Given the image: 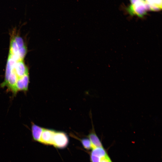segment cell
<instances>
[{
	"label": "cell",
	"instance_id": "4",
	"mask_svg": "<svg viewBox=\"0 0 162 162\" xmlns=\"http://www.w3.org/2000/svg\"><path fill=\"white\" fill-rule=\"evenodd\" d=\"M107 154V151L103 147L93 148L90 153V161L100 162L101 160Z\"/></svg>",
	"mask_w": 162,
	"mask_h": 162
},
{
	"label": "cell",
	"instance_id": "3",
	"mask_svg": "<svg viewBox=\"0 0 162 162\" xmlns=\"http://www.w3.org/2000/svg\"><path fill=\"white\" fill-rule=\"evenodd\" d=\"M69 142L68 136L66 133L62 131H55L52 142V145L56 148H65Z\"/></svg>",
	"mask_w": 162,
	"mask_h": 162
},
{
	"label": "cell",
	"instance_id": "8",
	"mask_svg": "<svg viewBox=\"0 0 162 162\" xmlns=\"http://www.w3.org/2000/svg\"><path fill=\"white\" fill-rule=\"evenodd\" d=\"M147 4L149 10L159 11L162 8V0H145Z\"/></svg>",
	"mask_w": 162,
	"mask_h": 162
},
{
	"label": "cell",
	"instance_id": "2",
	"mask_svg": "<svg viewBox=\"0 0 162 162\" xmlns=\"http://www.w3.org/2000/svg\"><path fill=\"white\" fill-rule=\"evenodd\" d=\"M130 4L127 10L131 15H136L142 17L149 10L148 6L145 0H130Z\"/></svg>",
	"mask_w": 162,
	"mask_h": 162
},
{
	"label": "cell",
	"instance_id": "1",
	"mask_svg": "<svg viewBox=\"0 0 162 162\" xmlns=\"http://www.w3.org/2000/svg\"><path fill=\"white\" fill-rule=\"evenodd\" d=\"M17 58L8 55L4 78L0 85L1 88H7L14 95L20 92H27L29 83L28 70L24 59Z\"/></svg>",
	"mask_w": 162,
	"mask_h": 162
},
{
	"label": "cell",
	"instance_id": "7",
	"mask_svg": "<svg viewBox=\"0 0 162 162\" xmlns=\"http://www.w3.org/2000/svg\"><path fill=\"white\" fill-rule=\"evenodd\" d=\"M44 128L32 122L31 131L33 140L40 142L41 135Z\"/></svg>",
	"mask_w": 162,
	"mask_h": 162
},
{
	"label": "cell",
	"instance_id": "10",
	"mask_svg": "<svg viewBox=\"0 0 162 162\" xmlns=\"http://www.w3.org/2000/svg\"><path fill=\"white\" fill-rule=\"evenodd\" d=\"M100 162H113L108 154L103 158Z\"/></svg>",
	"mask_w": 162,
	"mask_h": 162
},
{
	"label": "cell",
	"instance_id": "5",
	"mask_svg": "<svg viewBox=\"0 0 162 162\" xmlns=\"http://www.w3.org/2000/svg\"><path fill=\"white\" fill-rule=\"evenodd\" d=\"M55 132L54 130L44 128L39 142L45 145H52Z\"/></svg>",
	"mask_w": 162,
	"mask_h": 162
},
{
	"label": "cell",
	"instance_id": "6",
	"mask_svg": "<svg viewBox=\"0 0 162 162\" xmlns=\"http://www.w3.org/2000/svg\"><path fill=\"white\" fill-rule=\"evenodd\" d=\"M92 128L88 135V137L91 143L92 148L95 147H103L101 142L95 132L92 123Z\"/></svg>",
	"mask_w": 162,
	"mask_h": 162
},
{
	"label": "cell",
	"instance_id": "9",
	"mask_svg": "<svg viewBox=\"0 0 162 162\" xmlns=\"http://www.w3.org/2000/svg\"><path fill=\"white\" fill-rule=\"evenodd\" d=\"M80 140L85 148L88 150L92 148V144L89 139L85 138Z\"/></svg>",
	"mask_w": 162,
	"mask_h": 162
}]
</instances>
